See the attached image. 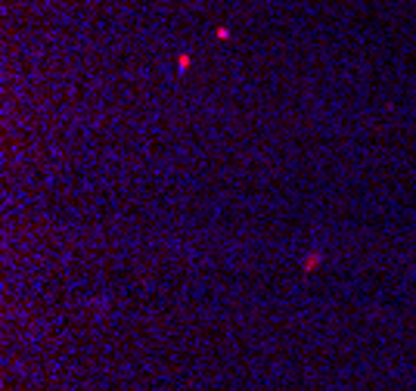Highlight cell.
<instances>
[{
	"mask_svg": "<svg viewBox=\"0 0 416 391\" xmlns=\"http://www.w3.org/2000/svg\"><path fill=\"white\" fill-rule=\"evenodd\" d=\"M230 38V28H218V40H227Z\"/></svg>",
	"mask_w": 416,
	"mask_h": 391,
	"instance_id": "3957f363",
	"label": "cell"
},
{
	"mask_svg": "<svg viewBox=\"0 0 416 391\" xmlns=\"http://www.w3.org/2000/svg\"><path fill=\"white\" fill-rule=\"evenodd\" d=\"M190 65H193V56H190V53H180V56H177V72H180V75L190 69Z\"/></svg>",
	"mask_w": 416,
	"mask_h": 391,
	"instance_id": "7a4b0ae2",
	"label": "cell"
},
{
	"mask_svg": "<svg viewBox=\"0 0 416 391\" xmlns=\"http://www.w3.org/2000/svg\"><path fill=\"white\" fill-rule=\"evenodd\" d=\"M320 264H323V252H320V249H311V252H308V258L301 261V270H304V274H314V270H317Z\"/></svg>",
	"mask_w": 416,
	"mask_h": 391,
	"instance_id": "6da1fadb",
	"label": "cell"
}]
</instances>
